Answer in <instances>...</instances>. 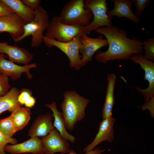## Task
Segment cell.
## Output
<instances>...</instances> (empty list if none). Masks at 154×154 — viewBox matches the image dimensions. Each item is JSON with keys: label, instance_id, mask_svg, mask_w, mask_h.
I'll use <instances>...</instances> for the list:
<instances>
[{"label": "cell", "instance_id": "cell-1", "mask_svg": "<svg viewBox=\"0 0 154 154\" xmlns=\"http://www.w3.org/2000/svg\"><path fill=\"white\" fill-rule=\"evenodd\" d=\"M94 31L105 37L108 43L107 50L96 52L95 58L100 62L106 64L116 60L128 61L133 54H142L143 42L137 38H129L123 29L112 25L98 27Z\"/></svg>", "mask_w": 154, "mask_h": 154}, {"label": "cell", "instance_id": "cell-2", "mask_svg": "<svg viewBox=\"0 0 154 154\" xmlns=\"http://www.w3.org/2000/svg\"><path fill=\"white\" fill-rule=\"evenodd\" d=\"M64 97L60 106L66 128L67 130L72 131L77 122L84 118L89 100L73 90L66 91Z\"/></svg>", "mask_w": 154, "mask_h": 154}, {"label": "cell", "instance_id": "cell-3", "mask_svg": "<svg viewBox=\"0 0 154 154\" xmlns=\"http://www.w3.org/2000/svg\"><path fill=\"white\" fill-rule=\"evenodd\" d=\"M93 17L91 10L85 8L84 0H71L64 6L59 17L65 24L85 27L90 24Z\"/></svg>", "mask_w": 154, "mask_h": 154}, {"label": "cell", "instance_id": "cell-4", "mask_svg": "<svg viewBox=\"0 0 154 154\" xmlns=\"http://www.w3.org/2000/svg\"><path fill=\"white\" fill-rule=\"evenodd\" d=\"M49 22L48 13L43 7L39 6L35 10V16L33 20L26 23L24 26L22 35L14 41L17 43L31 35V46L33 47L39 46L43 42V33L48 29Z\"/></svg>", "mask_w": 154, "mask_h": 154}, {"label": "cell", "instance_id": "cell-5", "mask_svg": "<svg viewBox=\"0 0 154 154\" xmlns=\"http://www.w3.org/2000/svg\"><path fill=\"white\" fill-rule=\"evenodd\" d=\"M83 34H85L84 26L65 24L60 21L59 16H54L50 21L44 36L52 39H56L60 42H66Z\"/></svg>", "mask_w": 154, "mask_h": 154}, {"label": "cell", "instance_id": "cell-6", "mask_svg": "<svg viewBox=\"0 0 154 154\" xmlns=\"http://www.w3.org/2000/svg\"><path fill=\"white\" fill-rule=\"evenodd\" d=\"M81 39V36L76 37L69 42H61L44 35L43 37V42L45 45L50 48L54 46L56 47L64 52L69 60L70 67L76 70H80L82 66L81 56L79 54Z\"/></svg>", "mask_w": 154, "mask_h": 154}, {"label": "cell", "instance_id": "cell-7", "mask_svg": "<svg viewBox=\"0 0 154 154\" xmlns=\"http://www.w3.org/2000/svg\"><path fill=\"white\" fill-rule=\"evenodd\" d=\"M84 5L85 8L91 10L94 16L92 21L84 27L86 34H89L97 28L112 25V21L107 15L108 8L106 0H84Z\"/></svg>", "mask_w": 154, "mask_h": 154}, {"label": "cell", "instance_id": "cell-8", "mask_svg": "<svg viewBox=\"0 0 154 154\" xmlns=\"http://www.w3.org/2000/svg\"><path fill=\"white\" fill-rule=\"evenodd\" d=\"M130 60L135 64H139L144 71V79L148 82V87L144 89L139 87L135 88L142 95L145 102H147L154 96V63L145 59L142 54L132 56Z\"/></svg>", "mask_w": 154, "mask_h": 154}, {"label": "cell", "instance_id": "cell-9", "mask_svg": "<svg viewBox=\"0 0 154 154\" xmlns=\"http://www.w3.org/2000/svg\"><path fill=\"white\" fill-rule=\"evenodd\" d=\"M81 41L79 52L81 56L82 66L92 60L94 55L98 50L108 45L107 40L104 39L101 35L96 38H92L83 34L81 36Z\"/></svg>", "mask_w": 154, "mask_h": 154}, {"label": "cell", "instance_id": "cell-10", "mask_svg": "<svg viewBox=\"0 0 154 154\" xmlns=\"http://www.w3.org/2000/svg\"><path fill=\"white\" fill-rule=\"evenodd\" d=\"M41 139L44 145L45 154H54L60 152L68 153L75 152L70 148L68 141L62 138L55 128Z\"/></svg>", "mask_w": 154, "mask_h": 154}, {"label": "cell", "instance_id": "cell-11", "mask_svg": "<svg viewBox=\"0 0 154 154\" xmlns=\"http://www.w3.org/2000/svg\"><path fill=\"white\" fill-rule=\"evenodd\" d=\"M7 55L5 54H0V72L10 77L11 79L16 80L19 79L23 73H25L27 78L31 79L33 75L30 73V70L32 68H36L37 66L35 63L20 66L10 60H7Z\"/></svg>", "mask_w": 154, "mask_h": 154}, {"label": "cell", "instance_id": "cell-12", "mask_svg": "<svg viewBox=\"0 0 154 154\" xmlns=\"http://www.w3.org/2000/svg\"><path fill=\"white\" fill-rule=\"evenodd\" d=\"M116 119L113 117L103 119L100 123L98 131L92 141L83 150L84 153L94 149L100 143L104 141L112 142L114 137V126Z\"/></svg>", "mask_w": 154, "mask_h": 154}, {"label": "cell", "instance_id": "cell-13", "mask_svg": "<svg viewBox=\"0 0 154 154\" xmlns=\"http://www.w3.org/2000/svg\"><path fill=\"white\" fill-rule=\"evenodd\" d=\"M5 151L11 154H21L30 153L32 154H44V147L41 139L37 137H31L21 143L7 145Z\"/></svg>", "mask_w": 154, "mask_h": 154}, {"label": "cell", "instance_id": "cell-14", "mask_svg": "<svg viewBox=\"0 0 154 154\" xmlns=\"http://www.w3.org/2000/svg\"><path fill=\"white\" fill-rule=\"evenodd\" d=\"M27 23L15 13L0 17V33H9L14 40L22 35Z\"/></svg>", "mask_w": 154, "mask_h": 154}, {"label": "cell", "instance_id": "cell-15", "mask_svg": "<svg viewBox=\"0 0 154 154\" xmlns=\"http://www.w3.org/2000/svg\"><path fill=\"white\" fill-rule=\"evenodd\" d=\"M0 54L7 55L14 63L27 64L33 58V54L25 48L16 45H9L7 42H0Z\"/></svg>", "mask_w": 154, "mask_h": 154}, {"label": "cell", "instance_id": "cell-16", "mask_svg": "<svg viewBox=\"0 0 154 154\" xmlns=\"http://www.w3.org/2000/svg\"><path fill=\"white\" fill-rule=\"evenodd\" d=\"M110 1L114 3V7L112 9L107 10V15L109 19H111L112 17L115 16L118 18H127L137 24L140 23V18L134 14L131 9V0Z\"/></svg>", "mask_w": 154, "mask_h": 154}, {"label": "cell", "instance_id": "cell-17", "mask_svg": "<svg viewBox=\"0 0 154 154\" xmlns=\"http://www.w3.org/2000/svg\"><path fill=\"white\" fill-rule=\"evenodd\" d=\"M53 121V116L50 114L39 116L29 129V135L31 137L46 136L55 128Z\"/></svg>", "mask_w": 154, "mask_h": 154}, {"label": "cell", "instance_id": "cell-18", "mask_svg": "<svg viewBox=\"0 0 154 154\" xmlns=\"http://www.w3.org/2000/svg\"><path fill=\"white\" fill-rule=\"evenodd\" d=\"M116 79V76L114 73H112L108 75L106 96L102 110L103 119L112 117V109L115 103L114 90Z\"/></svg>", "mask_w": 154, "mask_h": 154}, {"label": "cell", "instance_id": "cell-19", "mask_svg": "<svg viewBox=\"0 0 154 154\" xmlns=\"http://www.w3.org/2000/svg\"><path fill=\"white\" fill-rule=\"evenodd\" d=\"M45 106L52 112V115L54 117L53 124L55 128L64 139L72 143H74L76 138L67 131L62 113L58 110L56 102H53L50 104H46Z\"/></svg>", "mask_w": 154, "mask_h": 154}, {"label": "cell", "instance_id": "cell-20", "mask_svg": "<svg viewBox=\"0 0 154 154\" xmlns=\"http://www.w3.org/2000/svg\"><path fill=\"white\" fill-rule=\"evenodd\" d=\"M20 91L13 87L6 94L0 96V114L7 111L11 113L21 107L18 101Z\"/></svg>", "mask_w": 154, "mask_h": 154}, {"label": "cell", "instance_id": "cell-21", "mask_svg": "<svg viewBox=\"0 0 154 154\" xmlns=\"http://www.w3.org/2000/svg\"><path fill=\"white\" fill-rule=\"evenodd\" d=\"M19 17L26 23L32 21L35 17V10L25 5L20 0H1Z\"/></svg>", "mask_w": 154, "mask_h": 154}, {"label": "cell", "instance_id": "cell-22", "mask_svg": "<svg viewBox=\"0 0 154 154\" xmlns=\"http://www.w3.org/2000/svg\"><path fill=\"white\" fill-rule=\"evenodd\" d=\"M31 113L30 108L23 107L11 113L9 116L17 131L27 125L30 119Z\"/></svg>", "mask_w": 154, "mask_h": 154}, {"label": "cell", "instance_id": "cell-23", "mask_svg": "<svg viewBox=\"0 0 154 154\" xmlns=\"http://www.w3.org/2000/svg\"><path fill=\"white\" fill-rule=\"evenodd\" d=\"M0 131L10 137H12L17 131L9 116L4 119H0Z\"/></svg>", "mask_w": 154, "mask_h": 154}, {"label": "cell", "instance_id": "cell-24", "mask_svg": "<svg viewBox=\"0 0 154 154\" xmlns=\"http://www.w3.org/2000/svg\"><path fill=\"white\" fill-rule=\"evenodd\" d=\"M143 49L145 50L144 57L153 62L154 61V38L147 39L143 42Z\"/></svg>", "mask_w": 154, "mask_h": 154}, {"label": "cell", "instance_id": "cell-25", "mask_svg": "<svg viewBox=\"0 0 154 154\" xmlns=\"http://www.w3.org/2000/svg\"><path fill=\"white\" fill-rule=\"evenodd\" d=\"M18 142L16 139L8 137L0 131V154H6L5 147L8 143L14 145Z\"/></svg>", "mask_w": 154, "mask_h": 154}, {"label": "cell", "instance_id": "cell-26", "mask_svg": "<svg viewBox=\"0 0 154 154\" xmlns=\"http://www.w3.org/2000/svg\"><path fill=\"white\" fill-rule=\"evenodd\" d=\"M11 89L9 77L0 72V96L6 94Z\"/></svg>", "mask_w": 154, "mask_h": 154}, {"label": "cell", "instance_id": "cell-27", "mask_svg": "<svg viewBox=\"0 0 154 154\" xmlns=\"http://www.w3.org/2000/svg\"><path fill=\"white\" fill-rule=\"evenodd\" d=\"M136 7L135 13L136 15H140L145 8L149 4L150 0H131Z\"/></svg>", "mask_w": 154, "mask_h": 154}, {"label": "cell", "instance_id": "cell-28", "mask_svg": "<svg viewBox=\"0 0 154 154\" xmlns=\"http://www.w3.org/2000/svg\"><path fill=\"white\" fill-rule=\"evenodd\" d=\"M32 95V93L31 90L27 88H23L20 91L18 101L21 106L24 105L26 100Z\"/></svg>", "mask_w": 154, "mask_h": 154}, {"label": "cell", "instance_id": "cell-29", "mask_svg": "<svg viewBox=\"0 0 154 154\" xmlns=\"http://www.w3.org/2000/svg\"><path fill=\"white\" fill-rule=\"evenodd\" d=\"M154 96L151 98L148 101L145 102V103L141 107V109L143 111L146 110H148L149 111L150 116L153 118L154 117Z\"/></svg>", "mask_w": 154, "mask_h": 154}, {"label": "cell", "instance_id": "cell-30", "mask_svg": "<svg viewBox=\"0 0 154 154\" xmlns=\"http://www.w3.org/2000/svg\"><path fill=\"white\" fill-rule=\"evenodd\" d=\"M14 13L8 6L0 0V17Z\"/></svg>", "mask_w": 154, "mask_h": 154}, {"label": "cell", "instance_id": "cell-31", "mask_svg": "<svg viewBox=\"0 0 154 154\" xmlns=\"http://www.w3.org/2000/svg\"><path fill=\"white\" fill-rule=\"evenodd\" d=\"M22 2L30 8L35 10L40 6V0H22Z\"/></svg>", "mask_w": 154, "mask_h": 154}, {"label": "cell", "instance_id": "cell-32", "mask_svg": "<svg viewBox=\"0 0 154 154\" xmlns=\"http://www.w3.org/2000/svg\"><path fill=\"white\" fill-rule=\"evenodd\" d=\"M36 102V99L32 95L26 100L24 105L27 108H30L34 106Z\"/></svg>", "mask_w": 154, "mask_h": 154}, {"label": "cell", "instance_id": "cell-33", "mask_svg": "<svg viewBox=\"0 0 154 154\" xmlns=\"http://www.w3.org/2000/svg\"><path fill=\"white\" fill-rule=\"evenodd\" d=\"M105 151V149H101L99 147L95 148L94 149L83 154H102ZM61 154H77L74 152L68 153H61Z\"/></svg>", "mask_w": 154, "mask_h": 154}]
</instances>
